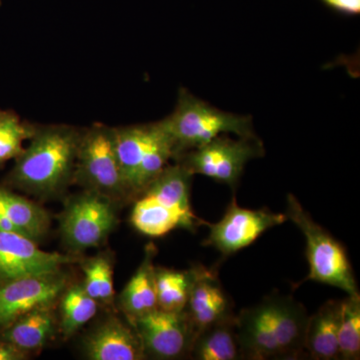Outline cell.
Wrapping results in <instances>:
<instances>
[{"instance_id":"obj_1","label":"cell","mask_w":360,"mask_h":360,"mask_svg":"<svg viewBox=\"0 0 360 360\" xmlns=\"http://www.w3.org/2000/svg\"><path fill=\"white\" fill-rule=\"evenodd\" d=\"M309 314L290 295L266 296L236 315L243 359H297L305 354Z\"/></svg>"},{"instance_id":"obj_2","label":"cell","mask_w":360,"mask_h":360,"mask_svg":"<svg viewBox=\"0 0 360 360\" xmlns=\"http://www.w3.org/2000/svg\"><path fill=\"white\" fill-rule=\"evenodd\" d=\"M80 135L68 127L35 130L30 146L16 158L11 181L32 193L58 191L75 174Z\"/></svg>"},{"instance_id":"obj_3","label":"cell","mask_w":360,"mask_h":360,"mask_svg":"<svg viewBox=\"0 0 360 360\" xmlns=\"http://www.w3.org/2000/svg\"><path fill=\"white\" fill-rule=\"evenodd\" d=\"M160 123L174 142L176 158L220 135L257 136L251 116L219 110L186 89L180 90L174 110Z\"/></svg>"},{"instance_id":"obj_4","label":"cell","mask_w":360,"mask_h":360,"mask_svg":"<svg viewBox=\"0 0 360 360\" xmlns=\"http://www.w3.org/2000/svg\"><path fill=\"white\" fill-rule=\"evenodd\" d=\"M285 214L307 239L309 274L300 283L315 281L340 288L347 295H359L347 251L323 227L312 219L292 194L288 196Z\"/></svg>"},{"instance_id":"obj_5","label":"cell","mask_w":360,"mask_h":360,"mask_svg":"<svg viewBox=\"0 0 360 360\" xmlns=\"http://www.w3.org/2000/svg\"><path fill=\"white\" fill-rule=\"evenodd\" d=\"M264 155V144L257 136L232 139L224 134L177 158L189 174L205 175L236 189L248 161Z\"/></svg>"},{"instance_id":"obj_6","label":"cell","mask_w":360,"mask_h":360,"mask_svg":"<svg viewBox=\"0 0 360 360\" xmlns=\"http://www.w3.org/2000/svg\"><path fill=\"white\" fill-rule=\"evenodd\" d=\"M75 172L90 191L105 196L129 193L116 156L115 132L104 125H94L80 135Z\"/></svg>"},{"instance_id":"obj_7","label":"cell","mask_w":360,"mask_h":360,"mask_svg":"<svg viewBox=\"0 0 360 360\" xmlns=\"http://www.w3.org/2000/svg\"><path fill=\"white\" fill-rule=\"evenodd\" d=\"M129 319L141 338L146 359H179L191 355L196 331L184 310L158 309Z\"/></svg>"},{"instance_id":"obj_8","label":"cell","mask_w":360,"mask_h":360,"mask_svg":"<svg viewBox=\"0 0 360 360\" xmlns=\"http://www.w3.org/2000/svg\"><path fill=\"white\" fill-rule=\"evenodd\" d=\"M115 222L108 196L90 191L70 201L61 217L60 227L68 245L82 250L101 245Z\"/></svg>"},{"instance_id":"obj_9","label":"cell","mask_w":360,"mask_h":360,"mask_svg":"<svg viewBox=\"0 0 360 360\" xmlns=\"http://www.w3.org/2000/svg\"><path fill=\"white\" fill-rule=\"evenodd\" d=\"M286 220L285 213L248 210L240 207L233 198L217 224H206L210 234L203 245L212 246L227 257L252 245L265 231Z\"/></svg>"},{"instance_id":"obj_10","label":"cell","mask_w":360,"mask_h":360,"mask_svg":"<svg viewBox=\"0 0 360 360\" xmlns=\"http://www.w3.org/2000/svg\"><path fill=\"white\" fill-rule=\"evenodd\" d=\"M65 290L60 271L0 281V329L32 310L52 307Z\"/></svg>"},{"instance_id":"obj_11","label":"cell","mask_w":360,"mask_h":360,"mask_svg":"<svg viewBox=\"0 0 360 360\" xmlns=\"http://www.w3.org/2000/svg\"><path fill=\"white\" fill-rule=\"evenodd\" d=\"M75 258L39 250L33 239L0 231V281L60 271Z\"/></svg>"},{"instance_id":"obj_12","label":"cell","mask_w":360,"mask_h":360,"mask_svg":"<svg viewBox=\"0 0 360 360\" xmlns=\"http://www.w3.org/2000/svg\"><path fill=\"white\" fill-rule=\"evenodd\" d=\"M184 311L195 329L196 335L215 322L234 315L231 300L212 269L202 266L189 293Z\"/></svg>"},{"instance_id":"obj_13","label":"cell","mask_w":360,"mask_h":360,"mask_svg":"<svg viewBox=\"0 0 360 360\" xmlns=\"http://www.w3.org/2000/svg\"><path fill=\"white\" fill-rule=\"evenodd\" d=\"M85 354L91 360H141L144 356L141 338L134 326L118 319L104 321L84 343Z\"/></svg>"},{"instance_id":"obj_14","label":"cell","mask_w":360,"mask_h":360,"mask_svg":"<svg viewBox=\"0 0 360 360\" xmlns=\"http://www.w3.org/2000/svg\"><path fill=\"white\" fill-rule=\"evenodd\" d=\"M131 221L137 231L150 238H160L179 227L194 229L207 224L194 213L181 212L144 193L135 203Z\"/></svg>"},{"instance_id":"obj_15","label":"cell","mask_w":360,"mask_h":360,"mask_svg":"<svg viewBox=\"0 0 360 360\" xmlns=\"http://www.w3.org/2000/svg\"><path fill=\"white\" fill-rule=\"evenodd\" d=\"M44 208L0 187V231L22 234L37 241L49 231Z\"/></svg>"},{"instance_id":"obj_16","label":"cell","mask_w":360,"mask_h":360,"mask_svg":"<svg viewBox=\"0 0 360 360\" xmlns=\"http://www.w3.org/2000/svg\"><path fill=\"white\" fill-rule=\"evenodd\" d=\"M340 300H328L309 316L304 336V352L315 360L340 359L338 328L340 321Z\"/></svg>"},{"instance_id":"obj_17","label":"cell","mask_w":360,"mask_h":360,"mask_svg":"<svg viewBox=\"0 0 360 360\" xmlns=\"http://www.w3.org/2000/svg\"><path fill=\"white\" fill-rule=\"evenodd\" d=\"M118 165L129 193H134L137 172L156 132V122L113 129Z\"/></svg>"},{"instance_id":"obj_18","label":"cell","mask_w":360,"mask_h":360,"mask_svg":"<svg viewBox=\"0 0 360 360\" xmlns=\"http://www.w3.org/2000/svg\"><path fill=\"white\" fill-rule=\"evenodd\" d=\"M189 356L196 360L243 359L236 315L215 322L198 333Z\"/></svg>"},{"instance_id":"obj_19","label":"cell","mask_w":360,"mask_h":360,"mask_svg":"<svg viewBox=\"0 0 360 360\" xmlns=\"http://www.w3.org/2000/svg\"><path fill=\"white\" fill-rule=\"evenodd\" d=\"M53 329L51 307H40L18 317L11 326L2 329V341L26 354L44 347Z\"/></svg>"},{"instance_id":"obj_20","label":"cell","mask_w":360,"mask_h":360,"mask_svg":"<svg viewBox=\"0 0 360 360\" xmlns=\"http://www.w3.org/2000/svg\"><path fill=\"white\" fill-rule=\"evenodd\" d=\"M155 250L148 248L143 262L120 295V304L129 319L142 316L158 309L155 269L153 259Z\"/></svg>"},{"instance_id":"obj_21","label":"cell","mask_w":360,"mask_h":360,"mask_svg":"<svg viewBox=\"0 0 360 360\" xmlns=\"http://www.w3.org/2000/svg\"><path fill=\"white\" fill-rule=\"evenodd\" d=\"M202 266L188 270L155 269L158 309L165 311H184L189 293Z\"/></svg>"},{"instance_id":"obj_22","label":"cell","mask_w":360,"mask_h":360,"mask_svg":"<svg viewBox=\"0 0 360 360\" xmlns=\"http://www.w3.org/2000/svg\"><path fill=\"white\" fill-rule=\"evenodd\" d=\"M61 297V328L70 336L91 321L97 312V302L85 291L84 285H73Z\"/></svg>"},{"instance_id":"obj_23","label":"cell","mask_w":360,"mask_h":360,"mask_svg":"<svg viewBox=\"0 0 360 360\" xmlns=\"http://www.w3.org/2000/svg\"><path fill=\"white\" fill-rule=\"evenodd\" d=\"M341 302L338 354L340 359H360V295H347Z\"/></svg>"},{"instance_id":"obj_24","label":"cell","mask_w":360,"mask_h":360,"mask_svg":"<svg viewBox=\"0 0 360 360\" xmlns=\"http://www.w3.org/2000/svg\"><path fill=\"white\" fill-rule=\"evenodd\" d=\"M34 132L13 111L0 110V165L16 160L25 149L23 142L32 139Z\"/></svg>"},{"instance_id":"obj_25","label":"cell","mask_w":360,"mask_h":360,"mask_svg":"<svg viewBox=\"0 0 360 360\" xmlns=\"http://www.w3.org/2000/svg\"><path fill=\"white\" fill-rule=\"evenodd\" d=\"M85 291L97 302L108 303L115 295L113 270L110 260L104 257L90 259L84 265Z\"/></svg>"},{"instance_id":"obj_26","label":"cell","mask_w":360,"mask_h":360,"mask_svg":"<svg viewBox=\"0 0 360 360\" xmlns=\"http://www.w3.org/2000/svg\"><path fill=\"white\" fill-rule=\"evenodd\" d=\"M323 1L343 13L356 14L360 11V0H323Z\"/></svg>"},{"instance_id":"obj_27","label":"cell","mask_w":360,"mask_h":360,"mask_svg":"<svg viewBox=\"0 0 360 360\" xmlns=\"http://www.w3.org/2000/svg\"><path fill=\"white\" fill-rule=\"evenodd\" d=\"M25 355L6 341H0V360H21L25 359Z\"/></svg>"}]
</instances>
